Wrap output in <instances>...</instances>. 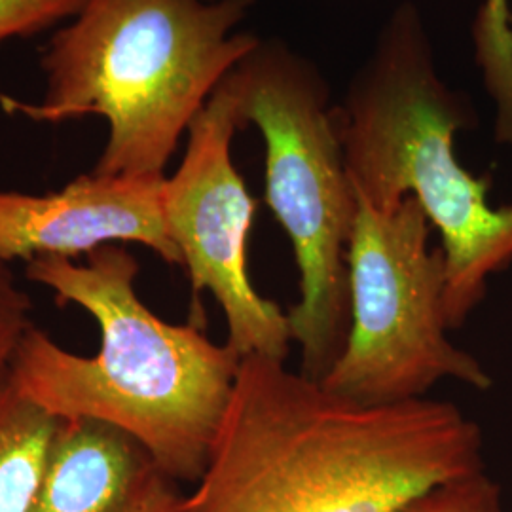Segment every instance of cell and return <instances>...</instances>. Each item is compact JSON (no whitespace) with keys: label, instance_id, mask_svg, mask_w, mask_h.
<instances>
[{"label":"cell","instance_id":"1","mask_svg":"<svg viewBox=\"0 0 512 512\" xmlns=\"http://www.w3.org/2000/svg\"><path fill=\"white\" fill-rule=\"evenodd\" d=\"M482 469V431L456 404H361L285 361L245 357L181 512H393Z\"/></svg>","mask_w":512,"mask_h":512},{"label":"cell","instance_id":"2","mask_svg":"<svg viewBox=\"0 0 512 512\" xmlns=\"http://www.w3.org/2000/svg\"><path fill=\"white\" fill-rule=\"evenodd\" d=\"M25 275L59 306L92 315L101 346L76 355L33 327L10 363L21 393L59 420L128 433L173 480L198 482L232 399L238 355L198 323L173 325L150 310L135 287L139 262L124 245L97 249L82 264L38 256Z\"/></svg>","mask_w":512,"mask_h":512},{"label":"cell","instance_id":"3","mask_svg":"<svg viewBox=\"0 0 512 512\" xmlns=\"http://www.w3.org/2000/svg\"><path fill=\"white\" fill-rule=\"evenodd\" d=\"M255 0H86L42 55L46 95L0 107L59 124L109 122L93 173L165 177V165L222 78L260 38L236 31Z\"/></svg>","mask_w":512,"mask_h":512},{"label":"cell","instance_id":"4","mask_svg":"<svg viewBox=\"0 0 512 512\" xmlns=\"http://www.w3.org/2000/svg\"><path fill=\"white\" fill-rule=\"evenodd\" d=\"M336 110L357 198L378 211L414 198L442 238L448 329L486 296L488 279L512 264V203L492 207L490 179L459 164L456 131L469 109L435 69L418 8L403 2Z\"/></svg>","mask_w":512,"mask_h":512},{"label":"cell","instance_id":"5","mask_svg":"<svg viewBox=\"0 0 512 512\" xmlns=\"http://www.w3.org/2000/svg\"><path fill=\"white\" fill-rule=\"evenodd\" d=\"M222 82L239 128L255 124L266 143V203L300 272V300L287 321L300 372L321 382L348 338V249L359 211L329 84L277 38H260Z\"/></svg>","mask_w":512,"mask_h":512},{"label":"cell","instance_id":"6","mask_svg":"<svg viewBox=\"0 0 512 512\" xmlns=\"http://www.w3.org/2000/svg\"><path fill=\"white\" fill-rule=\"evenodd\" d=\"M359 200L349 241V330L321 380L370 406L425 399L444 378L480 391L492 376L448 336L446 262L431 249V222L414 198L378 211Z\"/></svg>","mask_w":512,"mask_h":512},{"label":"cell","instance_id":"7","mask_svg":"<svg viewBox=\"0 0 512 512\" xmlns=\"http://www.w3.org/2000/svg\"><path fill=\"white\" fill-rule=\"evenodd\" d=\"M239 122L220 82L188 128L179 169L165 177L164 213L192 291L211 293L224 313L226 346L239 359L285 361L293 342L287 313L258 293L249 275L255 198L232 160Z\"/></svg>","mask_w":512,"mask_h":512},{"label":"cell","instance_id":"8","mask_svg":"<svg viewBox=\"0 0 512 512\" xmlns=\"http://www.w3.org/2000/svg\"><path fill=\"white\" fill-rule=\"evenodd\" d=\"M165 177L88 173L50 194L0 190V260L76 258L139 243L183 266L164 213Z\"/></svg>","mask_w":512,"mask_h":512},{"label":"cell","instance_id":"9","mask_svg":"<svg viewBox=\"0 0 512 512\" xmlns=\"http://www.w3.org/2000/svg\"><path fill=\"white\" fill-rule=\"evenodd\" d=\"M175 482L128 433L63 421L31 512H181Z\"/></svg>","mask_w":512,"mask_h":512},{"label":"cell","instance_id":"10","mask_svg":"<svg viewBox=\"0 0 512 512\" xmlns=\"http://www.w3.org/2000/svg\"><path fill=\"white\" fill-rule=\"evenodd\" d=\"M61 423L0 366V512L33 511Z\"/></svg>","mask_w":512,"mask_h":512},{"label":"cell","instance_id":"11","mask_svg":"<svg viewBox=\"0 0 512 512\" xmlns=\"http://www.w3.org/2000/svg\"><path fill=\"white\" fill-rule=\"evenodd\" d=\"M475 59L497 107L495 137L512 145V29L509 0H484L473 25Z\"/></svg>","mask_w":512,"mask_h":512},{"label":"cell","instance_id":"12","mask_svg":"<svg viewBox=\"0 0 512 512\" xmlns=\"http://www.w3.org/2000/svg\"><path fill=\"white\" fill-rule=\"evenodd\" d=\"M393 512H507L501 486L482 471L435 484Z\"/></svg>","mask_w":512,"mask_h":512},{"label":"cell","instance_id":"13","mask_svg":"<svg viewBox=\"0 0 512 512\" xmlns=\"http://www.w3.org/2000/svg\"><path fill=\"white\" fill-rule=\"evenodd\" d=\"M86 0H0V46L73 19Z\"/></svg>","mask_w":512,"mask_h":512},{"label":"cell","instance_id":"14","mask_svg":"<svg viewBox=\"0 0 512 512\" xmlns=\"http://www.w3.org/2000/svg\"><path fill=\"white\" fill-rule=\"evenodd\" d=\"M33 300L21 289L8 262L0 260V366H10L19 344L33 329Z\"/></svg>","mask_w":512,"mask_h":512},{"label":"cell","instance_id":"15","mask_svg":"<svg viewBox=\"0 0 512 512\" xmlns=\"http://www.w3.org/2000/svg\"><path fill=\"white\" fill-rule=\"evenodd\" d=\"M511 29H512V8H511Z\"/></svg>","mask_w":512,"mask_h":512}]
</instances>
